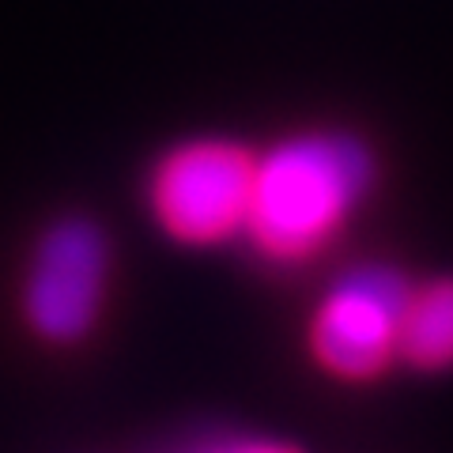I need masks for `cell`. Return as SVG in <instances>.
<instances>
[{
    "label": "cell",
    "mask_w": 453,
    "mask_h": 453,
    "mask_svg": "<svg viewBox=\"0 0 453 453\" xmlns=\"http://www.w3.org/2000/svg\"><path fill=\"white\" fill-rule=\"evenodd\" d=\"M257 144L234 133H186L151 155L144 211L166 242L219 250L242 242Z\"/></svg>",
    "instance_id": "7a4b0ae2"
},
{
    "label": "cell",
    "mask_w": 453,
    "mask_h": 453,
    "mask_svg": "<svg viewBox=\"0 0 453 453\" xmlns=\"http://www.w3.org/2000/svg\"><path fill=\"white\" fill-rule=\"evenodd\" d=\"M412 280L393 265H363L321 295L306 325L310 356L340 381H371L401 363V314Z\"/></svg>",
    "instance_id": "277c9868"
},
{
    "label": "cell",
    "mask_w": 453,
    "mask_h": 453,
    "mask_svg": "<svg viewBox=\"0 0 453 453\" xmlns=\"http://www.w3.org/2000/svg\"><path fill=\"white\" fill-rule=\"evenodd\" d=\"M219 453H295V449H288V446H273V442H242V446L219 449Z\"/></svg>",
    "instance_id": "8992f818"
},
{
    "label": "cell",
    "mask_w": 453,
    "mask_h": 453,
    "mask_svg": "<svg viewBox=\"0 0 453 453\" xmlns=\"http://www.w3.org/2000/svg\"><path fill=\"white\" fill-rule=\"evenodd\" d=\"M110 238L91 216H57L35 238L19 306L27 325L50 344L83 340L106 303Z\"/></svg>",
    "instance_id": "3957f363"
},
{
    "label": "cell",
    "mask_w": 453,
    "mask_h": 453,
    "mask_svg": "<svg viewBox=\"0 0 453 453\" xmlns=\"http://www.w3.org/2000/svg\"><path fill=\"white\" fill-rule=\"evenodd\" d=\"M396 356L423 374L453 371V276L412 283L401 314Z\"/></svg>",
    "instance_id": "5b68a950"
},
{
    "label": "cell",
    "mask_w": 453,
    "mask_h": 453,
    "mask_svg": "<svg viewBox=\"0 0 453 453\" xmlns=\"http://www.w3.org/2000/svg\"><path fill=\"white\" fill-rule=\"evenodd\" d=\"M378 155L344 125H303L257 144L242 242L268 265H306L363 211Z\"/></svg>",
    "instance_id": "6da1fadb"
}]
</instances>
